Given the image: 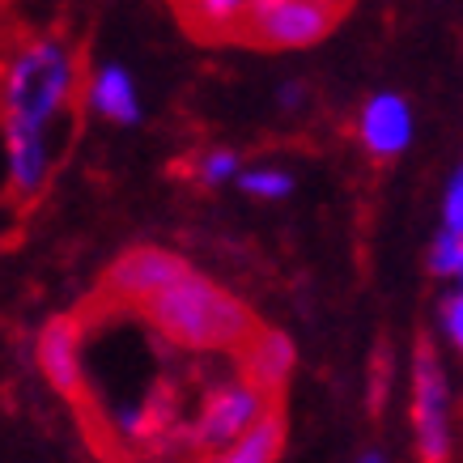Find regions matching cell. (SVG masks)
I'll list each match as a JSON object with an SVG mask.
<instances>
[{
    "mask_svg": "<svg viewBox=\"0 0 463 463\" xmlns=\"http://www.w3.org/2000/svg\"><path fill=\"white\" fill-rule=\"evenodd\" d=\"M132 315L149 323V332L162 345L183 353H239L260 327L239 298L225 294L222 285H213L200 272H187L183 281L154 294Z\"/></svg>",
    "mask_w": 463,
    "mask_h": 463,
    "instance_id": "obj_1",
    "label": "cell"
},
{
    "mask_svg": "<svg viewBox=\"0 0 463 463\" xmlns=\"http://www.w3.org/2000/svg\"><path fill=\"white\" fill-rule=\"evenodd\" d=\"M77 56L56 39L26 43L0 77V119L17 128L52 132L77 99Z\"/></svg>",
    "mask_w": 463,
    "mask_h": 463,
    "instance_id": "obj_2",
    "label": "cell"
},
{
    "mask_svg": "<svg viewBox=\"0 0 463 463\" xmlns=\"http://www.w3.org/2000/svg\"><path fill=\"white\" fill-rule=\"evenodd\" d=\"M412 430H417V459L450 463V455H455L450 383L430 336H417V349H412Z\"/></svg>",
    "mask_w": 463,
    "mask_h": 463,
    "instance_id": "obj_3",
    "label": "cell"
},
{
    "mask_svg": "<svg viewBox=\"0 0 463 463\" xmlns=\"http://www.w3.org/2000/svg\"><path fill=\"white\" fill-rule=\"evenodd\" d=\"M340 17L345 9L323 0H260V5H247L242 43L268 47V52H298L327 39Z\"/></svg>",
    "mask_w": 463,
    "mask_h": 463,
    "instance_id": "obj_4",
    "label": "cell"
},
{
    "mask_svg": "<svg viewBox=\"0 0 463 463\" xmlns=\"http://www.w3.org/2000/svg\"><path fill=\"white\" fill-rule=\"evenodd\" d=\"M268 408H277L272 400H264L260 392H251L247 383L230 379V383H217L204 392L200 400L196 417H187V438H192V447L196 450H222L230 442H239L251 425L264 421Z\"/></svg>",
    "mask_w": 463,
    "mask_h": 463,
    "instance_id": "obj_5",
    "label": "cell"
},
{
    "mask_svg": "<svg viewBox=\"0 0 463 463\" xmlns=\"http://www.w3.org/2000/svg\"><path fill=\"white\" fill-rule=\"evenodd\" d=\"M187 272H192V264L183 255L162 251V247H132L107 268L102 298L115 302L119 310H141L149 298L170 289L175 281H183Z\"/></svg>",
    "mask_w": 463,
    "mask_h": 463,
    "instance_id": "obj_6",
    "label": "cell"
},
{
    "mask_svg": "<svg viewBox=\"0 0 463 463\" xmlns=\"http://www.w3.org/2000/svg\"><path fill=\"white\" fill-rule=\"evenodd\" d=\"M34 357H39L43 379L52 383L60 395L81 400L85 374H81V319L77 315H56L39 327L34 340Z\"/></svg>",
    "mask_w": 463,
    "mask_h": 463,
    "instance_id": "obj_7",
    "label": "cell"
},
{
    "mask_svg": "<svg viewBox=\"0 0 463 463\" xmlns=\"http://www.w3.org/2000/svg\"><path fill=\"white\" fill-rule=\"evenodd\" d=\"M294 340L285 332H272V327H255L251 340L239 349V383H247L251 392H260L264 400L277 404L289 370H294Z\"/></svg>",
    "mask_w": 463,
    "mask_h": 463,
    "instance_id": "obj_8",
    "label": "cell"
},
{
    "mask_svg": "<svg viewBox=\"0 0 463 463\" xmlns=\"http://www.w3.org/2000/svg\"><path fill=\"white\" fill-rule=\"evenodd\" d=\"M357 137H362L365 154L374 162H392L412 145V107L400 94L365 99L362 119H357Z\"/></svg>",
    "mask_w": 463,
    "mask_h": 463,
    "instance_id": "obj_9",
    "label": "cell"
},
{
    "mask_svg": "<svg viewBox=\"0 0 463 463\" xmlns=\"http://www.w3.org/2000/svg\"><path fill=\"white\" fill-rule=\"evenodd\" d=\"M5 175L14 196H39L52 179V132L5 124Z\"/></svg>",
    "mask_w": 463,
    "mask_h": 463,
    "instance_id": "obj_10",
    "label": "cell"
},
{
    "mask_svg": "<svg viewBox=\"0 0 463 463\" xmlns=\"http://www.w3.org/2000/svg\"><path fill=\"white\" fill-rule=\"evenodd\" d=\"M90 107L111 119V124H137L141 119V99H137V81L132 72L119 69V64H107L90 77V90H85Z\"/></svg>",
    "mask_w": 463,
    "mask_h": 463,
    "instance_id": "obj_11",
    "label": "cell"
},
{
    "mask_svg": "<svg viewBox=\"0 0 463 463\" xmlns=\"http://www.w3.org/2000/svg\"><path fill=\"white\" fill-rule=\"evenodd\" d=\"M242 17H247L242 0H196L179 9V22L200 43H242Z\"/></svg>",
    "mask_w": 463,
    "mask_h": 463,
    "instance_id": "obj_12",
    "label": "cell"
},
{
    "mask_svg": "<svg viewBox=\"0 0 463 463\" xmlns=\"http://www.w3.org/2000/svg\"><path fill=\"white\" fill-rule=\"evenodd\" d=\"M281 450H285V417H281V408H268L264 421L251 425L239 442L213 450L209 459H200V463H277Z\"/></svg>",
    "mask_w": 463,
    "mask_h": 463,
    "instance_id": "obj_13",
    "label": "cell"
},
{
    "mask_svg": "<svg viewBox=\"0 0 463 463\" xmlns=\"http://www.w3.org/2000/svg\"><path fill=\"white\" fill-rule=\"evenodd\" d=\"M255 200H285L294 192V179L285 175V170H272V166H260V170H242L239 179H234Z\"/></svg>",
    "mask_w": 463,
    "mask_h": 463,
    "instance_id": "obj_14",
    "label": "cell"
},
{
    "mask_svg": "<svg viewBox=\"0 0 463 463\" xmlns=\"http://www.w3.org/2000/svg\"><path fill=\"white\" fill-rule=\"evenodd\" d=\"M430 272L442 277V281H455L463 272V234H450V230H438L434 242H430Z\"/></svg>",
    "mask_w": 463,
    "mask_h": 463,
    "instance_id": "obj_15",
    "label": "cell"
},
{
    "mask_svg": "<svg viewBox=\"0 0 463 463\" xmlns=\"http://www.w3.org/2000/svg\"><path fill=\"white\" fill-rule=\"evenodd\" d=\"M242 175V162L234 149H213L204 162H200V179L209 187H222V183H234Z\"/></svg>",
    "mask_w": 463,
    "mask_h": 463,
    "instance_id": "obj_16",
    "label": "cell"
},
{
    "mask_svg": "<svg viewBox=\"0 0 463 463\" xmlns=\"http://www.w3.org/2000/svg\"><path fill=\"white\" fill-rule=\"evenodd\" d=\"M438 323H442V336H447L450 349L463 345V294L459 289H447L438 298Z\"/></svg>",
    "mask_w": 463,
    "mask_h": 463,
    "instance_id": "obj_17",
    "label": "cell"
},
{
    "mask_svg": "<svg viewBox=\"0 0 463 463\" xmlns=\"http://www.w3.org/2000/svg\"><path fill=\"white\" fill-rule=\"evenodd\" d=\"M438 230H450V234H463V175L455 170L442 192V225Z\"/></svg>",
    "mask_w": 463,
    "mask_h": 463,
    "instance_id": "obj_18",
    "label": "cell"
},
{
    "mask_svg": "<svg viewBox=\"0 0 463 463\" xmlns=\"http://www.w3.org/2000/svg\"><path fill=\"white\" fill-rule=\"evenodd\" d=\"M383 383H392V349L374 353V379H370V404H383Z\"/></svg>",
    "mask_w": 463,
    "mask_h": 463,
    "instance_id": "obj_19",
    "label": "cell"
},
{
    "mask_svg": "<svg viewBox=\"0 0 463 463\" xmlns=\"http://www.w3.org/2000/svg\"><path fill=\"white\" fill-rule=\"evenodd\" d=\"M302 99H307V90H302V85H285L281 90V107H302Z\"/></svg>",
    "mask_w": 463,
    "mask_h": 463,
    "instance_id": "obj_20",
    "label": "cell"
},
{
    "mask_svg": "<svg viewBox=\"0 0 463 463\" xmlns=\"http://www.w3.org/2000/svg\"><path fill=\"white\" fill-rule=\"evenodd\" d=\"M357 463H387V459H383L379 450H365V455H362V459H357Z\"/></svg>",
    "mask_w": 463,
    "mask_h": 463,
    "instance_id": "obj_21",
    "label": "cell"
}]
</instances>
